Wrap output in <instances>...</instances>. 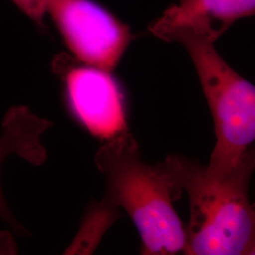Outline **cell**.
Returning a JSON list of instances; mask_svg holds the SVG:
<instances>
[{
	"mask_svg": "<svg viewBox=\"0 0 255 255\" xmlns=\"http://www.w3.org/2000/svg\"><path fill=\"white\" fill-rule=\"evenodd\" d=\"M46 14L83 64L112 71L133 39L127 24L96 0H46Z\"/></svg>",
	"mask_w": 255,
	"mask_h": 255,
	"instance_id": "4",
	"label": "cell"
},
{
	"mask_svg": "<svg viewBox=\"0 0 255 255\" xmlns=\"http://www.w3.org/2000/svg\"><path fill=\"white\" fill-rule=\"evenodd\" d=\"M95 163L106 182L102 203L127 212L141 238V253L184 254L186 230L174 209L169 182L159 164L142 160L132 134L127 130L107 140L95 155Z\"/></svg>",
	"mask_w": 255,
	"mask_h": 255,
	"instance_id": "2",
	"label": "cell"
},
{
	"mask_svg": "<svg viewBox=\"0 0 255 255\" xmlns=\"http://www.w3.org/2000/svg\"><path fill=\"white\" fill-rule=\"evenodd\" d=\"M245 17H255V0H178L150 24L149 31L165 42L184 34L216 42Z\"/></svg>",
	"mask_w": 255,
	"mask_h": 255,
	"instance_id": "6",
	"label": "cell"
},
{
	"mask_svg": "<svg viewBox=\"0 0 255 255\" xmlns=\"http://www.w3.org/2000/svg\"><path fill=\"white\" fill-rule=\"evenodd\" d=\"M56 68L68 109L93 136L107 141L127 131L125 93L112 71L64 59L56 62Z\"/></svg>",
	"mask_w": 255,
	"mask_h": 255,
	"instance_id": "5",
	"label": "cell"
},
{
	"mask_svg": "<svg viewBox=\"0 0 255 255\" xmlns=\"http://www.w3.org/2000/svg\"><path fill=\"white\" fill-rule=\"evenodd\" d=\"M252 208H253V216H254V229H253L252 238L247 250L246 255H255V201L254 203H252Z\"/></svg>",
	"mask_w": 255,
	"mask_h": 255,
	"instance_id": "9",
	"label": "cell"
},
{
	"mask_svg": "<svg viewBox=\"0 0 255 255\" xmlns=\"http://www.w3.org/2000/svg\"><path fill=\"white\" fill-rule=\"evenodd\" d=\"M159 165L174 200L181 199L183 192L188 197L184 254L246 255L254 229L249 186L255 171V144L225 173H215L183 155H168Z\"/></svg>",
	"mask_w": 255,
	"mask_h": 255,
	"instance_id": "1",
	"label": "cell"
},
{
	"mask_svg": "<svg viewBox=\"0 0 255 255\" xmlns=\"http://www.w3.org/2000/svg\"><path fill=\"white\" fill-rule=\"evenodd\" d=\"M176 42L191 58L214 119L216 144L207 166L216 173L228 172L255 144V85L229 65L215 42L192 34Z\"/></svg>",
	"mask_w": 255,
	"mask_h": 255,
	"instance_id": "3",
	"label": "cell"
},
{
	"mask_svg": "<svg viewBox=\"0 0 255 255\" xmlns=\"http://www.w3.org/2000/svg\"><path fill=\"white\" fill-rule=\"evenodd\" d=\"M40 29H46V0H11Z\"/></svg>",
	"mask_w": 255,
	"mask_h": 255,
	"instance_id": "8",
	"label": "cell"
},
{
	"mask_svg": "<svg viewBox=\"0 0 255 255\" xmlns=\"http://www.w3.org/2000/svg\"><path fill=\"white\" fill-rule=\"evenodd\" d=\"M51 123L39 119L25 106L12 107L5 115L0 134V169L5 159L15 154L30 164L41 165L46 160V151L40 140ZM0 218L22 237L27 231L16 219L6 203L0 186Z\"/></svg>",
	"mask_w": 255,
	"mask_h": 255,
	"instance_id": "7",
	"label": "cell"
}]
</instances>
